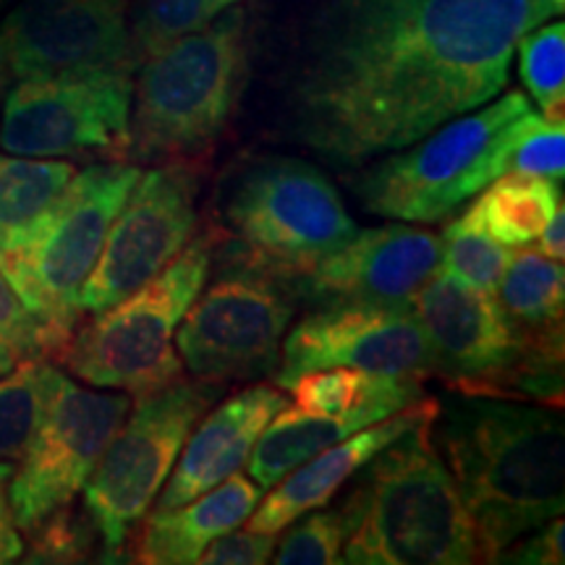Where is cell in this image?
Segmentation results:
<instances>
[{"label":"cell","instance_id":"obj_22","mask_svg":"<svg viewBox=\"0 0 565 565\" xmlns=\"http://www.w3.org/2000/svg\"><path fill=\"white\" fill-rule=\"evenodd\" d=\"M555 181L503 173L487 183L484 194L463 212V221L505 246L534 242L561 207Z\"/></svg>","mask_w":565,"mask_h":565},{"label":"cell","instance_id":"obj_29","mask_svg":"<svg viewBox=\"0 0 565 565\" xmlns=\"http://www.w3.org/2000/svg\"><path fill=\"white\" fill-rule=\"evenodd\" d=\"M505 173L536 175L563 181L565 173V129L547 121L542 113L529 110L515 118L505 145Z\"/></svg>","mask_w":565,"mask_h":565},{"label":"cell","instance_id":"obj_20","mask_svg":"<svg viewBox=\"0 0 565 565\" xmlns=\"http://www.w3.org/2000/svg\"><path fill=\"white\" fill-rule=\"evenodd\" d=\"M263 492L254 479L233 471L200 498L168 511H154L141 526L131 561L141 565L196 563L215 536L238 529L249 519Z\"/></svg>","mask_w":565,"mask_h":565},{"label":"cell","instance_id":"obj_12","mask_svg":"<svg viewBox=\"0 0 565 565\" xmlns=\"http://www.w3.org/2000/svg\"><path fill=\"white\" fill-rule=\"evenodd\" d=\"M196 194L200 162H160L139 175L84 282L82 312L113 307L179 257L196 231Z\"/></svg>","mask_w":565,"mask_h":565},{"label":"cell","instance_id":"obj_9","mask_svg":"<svg viewBox=\"0 0 565 565\" xmlns=\"http://www.w3.org/2000/svg\"><path fill=\"white\" fill-rule=\"evenodd\" d=\"M217 395V383L181 377L131 404V416L113 435L82 487L84 513L100 536L103 563L124 561L131 529L150 513L189 433L215 406Z\"/></svg>","mask_w":565,"mask_h":565},{"label":"cell","instance_id":"obj_26","mask_svg":"<svg viewBox=\"0 0 565 565\" xmlns=\"http://www.w3.org/2000/svg\"><path fill=\"white\" fill-rule=\"evenodd\" d=\"M242 0H129V32L137 66L168 42L207 26Z\"/></svg>","mask_w":565,"mask_h":565},{"label":"cell","instance_id":"obj_1","mask_svg":"<svg viewBox=\"0 0 565 565\" xmlns=\"http://www.w3.org/2000/svg\"><path fill=\"white\" fill-rule=\"evenodd\" d=\"M563 0H320L288 71L286 131L335 166L414 145L508 87Z\"/></svg>","mask_w":565,"mask_h":565},{"label":"cell","instance_id":"obj_4","mask_svg":"<svg viewBox=\"0 0 565 565\" xmlns=\"http://www.w3.org/2000/svg\"><path fill=\"white\" fill-rule=\"evenodd\" d=\"M249 74V24L233 6L139 63L129 158L200 162L236 113Z\"/></svg>","mask_w":565,"mask_h":565},{"label":"cell","instance_id":"obj_25","mask_svg":"<svg viewBox=\"0 0 565 565\" xmlns=\"http://www.w3.org/2000/svg\"><path fill=\"white\" fill-rule=\"evenodd\" d=\"M53 364L42 356L0 374V461H19L30 445L51 387Z\"/></svg>","mask_w":565,"mask_h":565},{"label":"cell","instance_id":"obj_13","mask_svg":"<svg viewBox=\"0 0 565 565\" xmlns=\"http://www.w3.org/2000/svg\"><path fill=\"white\" fill-rule=\"evenodd\" d=\"M291 317L294 303L275 278L242 267L186 309L175 330L181 364L217 385L273 374Z\"/></svg>","mask_w":565,"mask_h":565},{"label":"cell","instance_id":"obj_28","mask_svg":"<svg viewBox=\"0 0 565 565\" xmlns=\"http://www.w3.org/2000/svg\"><path fill=\"white\" fill-rule=\"evenodd\" d=\"M511 252L458 217L440 236V267L477 291H498Z\"/></svg>","mask_w":565,"mask_h":565},{"label":"cell","instance_id":"obj_16","mask_svg":"<svg viewBox=\"0 0 565 565\" xmlns=\"http://www.w3.org/2000/svg\"><path fill=\"white\" fill-rule=\"evenodd\" d=\"M11 76L137 71L129 0H21L0 24Z\"/></svg>","mask_w":565,"mask_h":565},{"label":"cell","instance_id":"obj_14","mask_svg":"<svg viewBox=\"0 0 565 565\" xmlns=\"http://www.w3.org/2000/svg\"><path fill=\"white\" fill-rule=\"evenodd\" d=\"M412 312L429 343L433 374L450 391L508 398L526 351V328L494 301L437 270L412 299Z\"/></svg>","mask_w":565,"mask_h":565},{"label":"cell","instance_id":"obj_15","mask_svg":"<svg viewBox=\"0 0 565 565\" xmlns=\"http://www.w3.org/2000/svg\"><path fill=\"white\" fill-rule=\"evenodd\" d=\"M351 366L391 377L427 380L433 374L429 343L412 307L338 303L296 324L280 345L275 387H288L303 372Z\"/></svg>","mask_w":565,"mask_h":565},{"label":"cell","instance_id":"obj_5","mask_svg":"<svg viewBox=\"0 0 565 565\" xmlns=\"http://www.w3.org/2000/svg\"><path fill=\"white\" fill-rule=\"evenodd\" d=\"M139 175L124 160L84 168L45 215L0 252V273L45 330L47 362L79 324L82 288Z\"/></svg>","mask_w":565,"mask_h":565},{"label":"cell","instance_id":"obj_24","mask_svg":"<svg viewBox=\"0 0 565 565\" xmlns=\"http://www.w3.org/2000/svg\"><path fill=\"white\" fill-rule=\"evenodd\" d=\"M494 294L500 296V307H503L521 328H542V324L563 322V263L550 259L540 252L511 254L503 278H500V286Z\"/></svg>","mask_w":565,"mask_h":565},{"label":"cell","instance_id":"obj_37","mask_svg":"<svg viewBox=\"0 0 565 565\" xmlns=\"http://www.w3.org/2000/svg\"><path fill=\"white\" fill-rule=\"evenodd\" d=\"M9 79H11V68H9V61H6L3 47H0V103H3V95H6V87H9Z\"/></svg>","mask_w":565,"mask_h":565},{"label":"cell","instance_id":"obj_3","mask_svg":"<svg viewBox=\"0 0 565 565\" xmlns=\"http://www.w3.org/2000/svg\"><path fill=\"white\" fill-rule=\"evenodd\" d=\"M422 422L359 469L341 508L349 536L341 563L469 565L477 534L458 487Z\"/></svg>","mask_w":565,"mask_h":565},{"label":"cell","instance_id":"obj_18","mask_svg":"<svg viewBox=\"0 0 565 565\" xmlns=\"http://www.w3.org/2000/svg\"><path fill=\"white\" fill-rule=\"evenodd\" d=\"M435 414L437 398L424 395L419 404L387 416L383 422L370 424L345 440L324 448L322 454L299 463L280 482L270 487V494L263 500V505L254 508L249 519L244 521L246 529L278 534L312 508L328 505L343 490V484L353 479L359 469H364L374 454H380L387 443H393L395 437H401L416 424L433 422Z\"/></svg>","mask_w":565,"mask_h":565},{"label":"cell","instance_id":"obj_31","mask_svg":"<svg viewBox=\"0 0 565 565\" xmlns=\"http://www.w3.org/2000/svg\"><path fill=\"white\" fill-rule=\"evenodd\" d=\"M30 547H26L24 563H87L95 557L97 536L87 513H76L74 508L63 505L58 511L32 526Z\"/></svg>","mask_w":565,"mask_h":565},{"label":"cell","instance_id":"obj_17","mask_svg":"<svg viewBox=\"0 0 565 565\" xmlns=\"http://www.w3.org/2000/svg\"><path fill=\"white\" fill-rule=\"evenodd\" d=\"M440 270V236L404 223L359 228L296 278L301 299L322 307L380 303L412 307L416 291Z\"/></svg>","mask_w":565,"mask_h":565},{"label":"cell","instance_id":"obj_33","mask_svg":"<svg viewBox=\"0 0 565 565\" xmlns=\"http://www.w3.org/2000/svg\"><path fill=\"white\" fill-rule=\"evenodd\" d=\"M275 534L265 532H225L210 542L200 555L202 565H265L273 561Z\"/></svg>","mask_w":565,"mask_h":565},{"label":"cell","instance_id":"obj_10","mask_svg":"<svg viewBox=\"0 0 565 565\" xmlns=\"http://www.w3.org/2000/svg\"><path fill=\"white\" fill-rule=\"evenodd\" d=\"M134 71H87L19 79L6 95L0 147L24 158H100L131 150Z\"/></svg>","mask_w":565,"mask_h":565},{"label":"cell","instance_id":"obj_19","mask_svg":"<svg viewBox=\"0 0 565 565\" xmlns=\"http://www.w3.org/2000/svg\"><path fill=\"white\" fill-rule=\"evenodd\" d=\"M286 406V395L275 385H254L212 408L189 433L154 511L189 503L242 469L267 422Z\"/></svg>","mask_w":565,"mask_h":565},{"label":"cell","instance_id":"obj_6","mask_svg":"<svg viewBox=\"0 0 565 565\" xmlns=\"http://www.w3.org/2000/svg\"><path fill=\"white\" fill-rule=\"evenodd\" d=\"M215 236H192L171 265L95 320L76 328L55 356L71 374L95 387H121L141 398L183 377L175 330L202 294Z\"/></svg>","mask_w":565,"mask_h":565},{"label":"cell","instance_id":"obj_27","mask_svg":"<svg viewBox=\"0 0 565 565\" xmlns=\"http://www.w3.org/2000/svg\"><path fill=\"white\" fill-rule=\"evenodd\" d=\"M521 82L540 105L542 116L563 124L565 105V24L561 19L529 30L515 45Z\"/></svg>","mask_w":565,"mask_h":565},{"label":"cell","instance_id":"obj_2","mask_svg":"<svg viewBox=\"0 0 565 565\" xmlns=\"http://www.w3.org/2000/svg\"><path fill=\"white\" fill-rule=\"evenodd\" d=\"M477 534L479 563L563 513L565 427L540 406L458 393L429 424Z\"/></svg>","mask_w":565,"mask_h":565},{"label":"cell","instance_id":"obj_35","mask_svg":"<svg viewBox=\"0 0 565 565\" xmlns=\"http://www.w3.org/2000/svg\"><path fill=\"white\" fill-rule=\"evenodd\" d=\"M13 477V463L0 461V565L17 563L24 553V542L13 519V508L9 498V484Z\"/></svg>","mask_w":565,"mask_h":565},{"label":"cell","instance_id":"obj_23","mask_svg":"<svg viewBox=\"0 0 565 565\" xmlns=\"http://www.w3.org/2000/svg\"><path fill=\"white\" fill-rule=\"evenodd\" d=\"M76 168L63 160L0 154V252L9 249L58 200Z\"/></svg>","mask_w":565,"mask_h":565},{"label":"cell","instance_id":"obj_38","mask_svg":"<svg viewBox=\"0 0 565 565\" xmlns=\"http://www.w3.org/2000/svg\"><path fill=\"white\" fill-rule=\"evenodd\" d=\"M9 3H11V0H0V11H3Z\"/></svg>","mask_w":565,"mask_h":565},{"label":"cell","instance_id":"obj_8","mask_svg":"<svg viewBox=\"0 0 565 565\" xmlns=\"http://www.w3.org/2000/svg\"><path fill=\"white\" fill-rule=\"evenodd\" d=\"M225 223L246 270L294 282L359 225L315 162L267 154L231 183Z\"/></svg>","mask_w":565,"mask_h":565},{"label":"cell","instance_id":"obj_21","mask_svg":"<svg viewBox=\"0 0 565 565\" xmlns=\"http://www.w3.org/2000/svg\"><path fill=\"white\" fill-rule=\"evenodd\" d=\"M383 419L387 416L374 412V408H359L351 414H317L299 406L280 408L267 422L263 435L254 443L249 458H246L249 475L267 492L299 463Z\"/></svg>","mask_w":565,"mask_h":565},{"label":"cell","instance_id":"obj_11","mask_svg":"<svg viewBox=\"0 0 565 565\" xmlns=\"http://www.w3.org/2000/svg\"><path fill=\"white\" fill-rule=\"evenodd\" d=\"M131 404L129 393L87 391L53 366L38 429L9 484L19 532L74 503Z\"/></svg>","mask_w":565,"mask_h":565},{"label":"cell","instance_id":"obj_34","mask_svg":"<svg viewBox=\"0 0 565 565\" xmlns=\"http://www.w3.org/2000/svg\"><path fill=\"white\" fill-rule=\"evenodd\" d=\"M536 534H524L526 540L519 545H511L503 550L498 557V563H524V565H561L565 563V524L563 519L547 521L540 529H534Z\"/></svg>","mask_w":565,"mask_h":565},{"label":"cell","instance_id":"obj_36","mask_svg":"<svg viewBox=\"0 0 565 565\" xmlns=\"http://www.w3.org/2000/svg\"><path fill=\"white\" fill-rule=\"evenodd\" d=\"M540 254H545L550 259H557V263H563L565 257V212H563V204L555 210L553 221L545 225V231L540 233Z\"/></svg>","mask_w":565,"mask_h":565},{"label":"cell","instance_id":"obj_7","mask_svg":"<svg viewBox=\"0 0 565 565\" xmlns=\"http://www.w3.org/2000/svg\"><path fill=\"white\" fill-rule=\"evenodd\" d=\"M529 110L526 95L508 92L500 100L484 103L482 110L461 113L359 171L351 179V192L372 215L440 223L505 173L508 134L515 118Z\"/></svg>","mask_w":565,"mask_h":565},{"label":"cell","instance_id":"obj_32","mask_svg":"<svg viewBox=\"0 0 565 565\" xmlns=\"http://www.w3.org/2000/svg\"><path fill=\"white\" fill-rule=\"evenodd\" d=\"M32 356L47 359L45 330L0 273V374Z\"/></svg>","mask_w":565,"mask_h":565},{"label":"cell","instance_id":"obj_30","mask_svg":"<svg viewBox=\"0 0 565 565\" xmlns=\"http://www.w3.org/2000/svg\"><path fill=\"white\" fill-rule=\"evenodd\" d=\"M275 550L273 561L278 565H333L341 563L343 542L349 536L341 508L307 511L294 524Z\"/></svg>","mask_w":565,"mask_h":565}]
</instances>
